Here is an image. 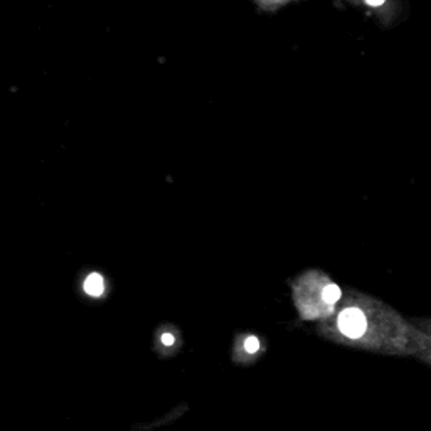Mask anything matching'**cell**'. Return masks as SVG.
<instances>
[{
    "label": "cell",
    "mask_w": 431,
    "mask_h": 431,
    "mask_svg": "<svg viewBox=\"0 0 431 431\" xmlns=\"http://www.w3.org/2000/svg\"><path fill=\"white\" fill-rule=\"evenodd\" d=\"M85 292L90 297H100L105 292V282L101 278V275L92 273L88 278L85 280Z\"/></svg>",
    "instance_id": "obj_2"
},
{
    "label": "cell",
    "mask_w": 431,
    "mask_h": 431,
    "mask_svg": "<svg viewBox=\"0 0 431 431\" xmlns=\"http://www.w3.org/2000/svg\"><path fill=\"white\" fill-rule=\"evenodd\" d=\"M322 298L327 304H335L340 298V288L337 285H327L322 292Z\"/></svg>",
    "instance_id": "obj_3"
},
{
    "label": "cell",
    "mask_w": 431,
    "mask_h": 431,
    "mask_svg": "<svg viewBox=\"0 0 431 431\" xmlns=\"http://www.w3.org/2000/svg\"><path fill=\"white\" fill-rule=\"evenodd\" d=\"M244 349H246V353L249 354H255L256 350L260 349V340L256 337H248L246 340H244Z\"/></svg>",
    "instance_id": "obj_4"
},
{
    "label": "cell",
    "mask_w": 431,
    "mask_h": 431,
    "mask_svg": "<svg viewBox=\"0 0 431 431\" xmlns=\"http://www.w3.org/2000/svg\"><path fill=\"white\" fill-rule=\"evenodd\" d=\"M162 342H164L165 346H172V344H174V335L164 334V335H162Z\"/></svg>",
    "instance_id": "obj_5"
},
{
    "label": "cell",
    "mask_w": 431,
    "mask_h": 431,
    "mask_svg": "<svg viewBox=\"0 0 431 431\" xmlns=\"http://www.w3.org/2000/svg\"><path fill=\"white\" fill-rule=\"evenodd\" d=\"M366 2H368L369 6H372V7H379V6H383L386 0H366Z\"/></svg>",
    "instance_id": "obj_6"
},
{
    "label": "cell",
    "mask_w": 431,
    "mask_h": 431,
    "mask_svg": "<svg viewBox=\"0 0 431 431\" xmlns=\"http://www.w3.org/2000/svg\"><path fill=\"white\" fill-rule=\"evenodd\" d=\"M339 328L347 337L357 339L364 335L366 328H368V320L359 308H346L339 315Z\"/></svg>",
    "instance_id": "obj_1"
}]
</instances>
